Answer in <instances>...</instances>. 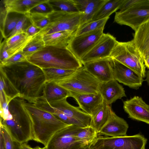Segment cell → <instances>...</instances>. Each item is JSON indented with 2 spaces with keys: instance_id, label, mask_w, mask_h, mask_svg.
<instances>
[{
  "instance_id": "ab89813d",
  "label": "cell",
  "mask_w": 149,
  "mask_h": 149,
  "mask_svg": "<svg viewBox=\"0 0 149 149\" xmlns=\"http://www.w3.org/2000/svg\"><path fill=\"white\" fill-rule=\"evenodd\" d=\"M0 47V63L9 59L11 57L6 44V40L4 39L1 42Z\"/></svg>"
},
{
  "instance_id": "5b68a950",
  "label": "cell",
  "mask_w": 149,
  "mask_h": 149,
  "mask_svg": "<svg viewBox=\"0 0 149 149\" xmlns=\"http://www.w3.org/2000/svg\"><path fill=\"white\" fill-rule=\"evenodd\" d=\"M110 57L129 68L143 78L146 77V67L133 40L126 42L117 41Z\"/></svg>"
},
{
  "instance_id": "cb8c5ba5",
  "label": "cell",
  "mask_w": 149,
  "mask_h": 149,
  "mask_svg": "<svg viewBox=\"0 0 149 149\" xmlns=\"http://www.w3.org/2000/svg\"><path fill=\"white\" fill-rule=\"evenodd\" d=\"M46 0H2L7 12H15L23 15L29 13L34 6Z\"/></svg>"
},
{
  "instance_id": "603a6c76",
  "label": "cell",
  "mask_w": 149,
  "mask_h": 149,
  "mask_svg": "<svg viewBox=\"0 0 149 149\" xmlns=\"http://www.w3.org/2000/svg\"><path fill=\"white\" fill-rule=\"evenodd\" d=\"M133 40L144 61L149 56V21L135 31Z\"/></svg>"
},
{
  "instance_id": "484cf974",
  "label": "cell",
  "mask_w": 149,
  "mask_h": 149,
  "mask_svg": "<svg viewBox=\"0 0 149 149\" xmlns=\"http://www.w3.org/2000/svg\"><path fill=\"white\" fill-rule=\"evenodd\" d=\"M33 37L30 36L25 32L17 33L6 40L8 52L11 57L22 51Z\"/></svg>"
},
{
  "instance_id": "f35d334b",
  "label": "cell",
  "mask_w": 149,
  "mask_h": 149,
  "mask_svg": "<svg viewBox=\"0 0 149 149\" xmlns=\"http://www.w3.org/2000/svg\"><path fill=\"white\" fill-rule=\"evenodd\" d=\"M26 58L22 51L13 56L8 59L0 63V65H6L26 60Z\"/></svg>"
},
{
  "instance_id": "7dc6e473",
  "label": "cell",
  "mask_w": 149,
  "mask_h": 149,
  "mask_svg": "<svg viewBox=\"0 0 149 149\" xmlns=\"http://www.w3.org/2000/svg\"></svg>"
},
{
  "instance_id": "d6986e66",
  "label": "cell",
  "mask_w": 149,
  "mask_h": 149,
  "mask_svg": "<svg viewBox=\"0 0 149 149\" xmlns=\"http://www.w3.org/2000/svg\"><path fill=\"white\" fill-rule=\"evenodd\" d=\"M98 91L104 101L109 105L117 100L126 96L124 88L114 79L107 82H100Z\"/></svg>"
},
{
  "instance_id": "6da1fadb",
  "label": "cell",
  "mask_w": 149,
  "mask_h": 149,
  "mask_svg": "<svg viewBox=\"0 0 149 149\" xmlns=\"http://www.w3.org/2000/svg\"><path fill=\"white\" fill-rule=\"evenodd\" d=\"M2 73L19 94V97L35 103L41 96L46 82L42 69L27 60L0 65Z\"/></svg>"
},
{
  "instance_id": "1f68e13d",
  "label": "cell",
  "mask_w": 149,
  "mask_h": 149,
  "mask_svg": "<svg viewBox=\"0 0 149 149\" xmlns=\"http://www.w3.org/2000/svg\"><path fill=\"white\" fill-rule=\"evenodd\" d=\"M0 73V93L4 95L6 100L10 102L13 99L19 97V94L10 83L2 73Z\"/></svg>"
},
{
  "instance_id": "9c48e42d",
  "label": "cell",
  "mask_w": 149,
  "mask_h": 149,
  "mask_svg": "<svg viewBox=\"0 0 149 149\" xmlns=\"http://www.w3.org/2000/svg\"><path fill=\"white\" fill-rule=\"evenodd\" d=\"M83 15L82 12L72 13L54 11L48 15L49 24L40 32L43 36L62 31L76 32L79 27Z\"/></svg>"
},
{
  "instance_id": "ba28073f",
  "label": "cell",
  "mask_w": 149,
  "mask_h": 149,
  "mask_svg": "<svg viewBox=\"0 0 149 149\" xmlns=\"http://www.w3.org/2000/svg\"><path fill=\"white\" fill-rule=\"evenodd\" d=\"M149 21V1L140 0L130 8L116 12L114 22L125 25L135 31L142 24Z\"/></svg>"
},
{
  "instance_id": "7c38bea8",
  "label": "cell",
  "mask_w": 149,
  "mask_h": 149,
  "mask_svg": "<svg viewBox=\"0 0 149 149\" xmlns=\"http://www.w3.org/2000/svg\"><path fill=\"white\" fill-rule=\"evenodd\" d=\"M104 28L74 36L67 48L79 60L94 46L104 33Z\"/></svg>"
},
{
  "instance_id": "4fadbf2b",
  "label": "cell",
  "mask_w": 149,
  "mask_h": 149,
  "mask_svg": "<svg viewBox=\"0 0 149 149\" xmlns=\"http://www.w3.org/2000/svg\"><path fill=\"white\" fill-rule=\"evenodd\" d=\"M117 41L110 34L104 33L94 46L81 58L83 64L90 61L110 57Z\"/></svg>"
},
{
  "instance_id": "9a60e30c",
  "label": "cell",
  "mask_w": 149,
  "mask_h": 149,
  "mask_svg": "<svg viewBox=\"0 0 149 149\" xmlns=\"http://www.w3.org/2000/svg\"><path fill=\"white\" fill-rule=\"evenodd\" d=\"M112 59L114 79L130 88L138 89L142 85L143 78L129 68Z\"/></svg>"
},
{
  "instance_id": "ee69618b",
  "label": "cell",
  "mask_w": 149,
  "mask_h": 149,
  "mask_svg": "<svg viewBox=\"0 0 149 149\" xmlns=\"http://www.w3.org/2000/svg\"><path fill=\"white\" fill-rule=\"evenodd\" d=\"M20 149H33L26 143H21Z\"/></svg>"
},
{
  "instance_id": "e0dca14e",
  "label": "cell",
  "mask_w": 149,
  "mask_h": 149,
  "mask_svg": "<svg viewBox=\"0 0 149 149\" xmlns=\"http://www.w3.org/2000/svg\"><path fill=\"white\" fill-rule=\"evenodd\" d=\"M70 92V97L76 101L79 108L92 117L97 112L104 102V100L99 93H79Z\"/></svg>"
},
{
  "instance_id": "7402d4cb",
  "label": "cell",
  "mask_w": 149,
  "mask_h": 149,
  "mask_svg": "<svg viewBox=\"0 0 149 149\" xmlns=\"http://www.w3.org/2000/svg\"><path fill=\"white\" fill-rule=\"evenodd\" d=\"M107 1L73 0L79 12L83 13L80 20L79 27L91 21L94 15Z\"/></svg>"
},
{
  "instance_id": "7a4b0ae2",
  "label": "cell",
  "mask_w": 149,
  "mask_h": 149,
  "mask_svg": "<svg viewBox=\"0 0 149 149\" xmlns=\"http://www.w3.org/2000/svg\"><path fill=\"white\" fill-rule=\"evenodd\" d=\"M23 100L19 97L13 99L8 104V111L0 114V125L21 143L32 140V122Z\"/></svg>"
},
{
  "instance_id": "f6af8a7d",
  "label": "cell",
  "mask_w": 149,
  "mask_h": 149,
  "mask_svg": "<svg viewBox=\"0 0 149 149\" xmlns=\"http://www.w3.org/2000/svg\"><path fill=\"white\" fill-rule=\"evenodd\" d=\"M146 78L145 80L146 81L147 84L149 86V69H148L146 72Z\"/></svg>"
},
{
  "instance_id": "ffe728a7",
  "label": "cell",
  "mask_w": 149,
  "mask_h": 149,
  "mask_svg": "<svg viewBox=\"0 0 149 149\" xmlns=\"http://www.w3.org/2000/svg\"><path fill=\"white\" fill-rule=\"evenodd\" d=\"M0 29L2 37L6 39L17 23L24 15L15 12H8L1 0L0 2Z\"/></svg>"
},
{
  "instance_id": "8d00e7d4",
  "label": "cell",
  "mask_w": 149,
  "mask_h": 149,
  "mask_svg": "<svg viewBox=\"0 0 149 149\" xmlns=\"http://www.w3.org/2000/svg\"><path fill=\"white\" fill-rule=\"evenodd\" d=\"M31 24H32L28 17L26 14L24 15L19 21L14 29L7 39L19 33L24 32L27 28Z\"/></svg>"
},
{
  "instance_id": "ac0fdd59",
  "label": "cell",
  "mask_w": 149,
  "mask_h": 149,
  "mask_svg": "<svg viewBox=\"0 0 149 149\" xmlns=\"http://www.w3.org/2000/svg\"><path fill=\"white\" fill-rule=\"evenodd\" d=\"M128 127L126 121L112 110L109 119L98 135L112 137L124 136L127 135Z\"/></svg>"
},
{
  "instance_id": "d590c367",
  "label": "cell",
  "mask_w": 149,
  "mask_h": 149,
  "mask_svg": "<svg viewBox=\"0 0 149 149\" xmlns=\"http://www.w3.org/2000/svg\"><path fill=\"white\" fill-rule=\"evenodd\" d=\"M0 132L3 136L5 149H20L21 143L14 139L4 126L0 125Z\"/></svg>"
},
{
  "instance_id": "f546056e",
  "label": "cell",
  "mask_w": 149,
  "mask_h": 149,
  "mask_svg": "<svg viewBox=\"0 0 149 149\" xmlns=\"http://www.w3.org/2000/svg\"><path fill=\"white\" fill-rule=\"evenodd\" d=\"M48 2L54 11L72 13H80L73 0H48Z\"/></svg>"
},
{
  "instance_id": "e575fe53",
  "label": "cell",
  "mask_w": 149,
  "mask_h": 149,
  "mask_svg": "<svg viewBox=\"0 0 149 149\" xmlns=\"http://www.w3.org/2000/svg\"><path fill=\"white\" fill-rule=\"evenodd\" d=\"M29 18L31 24L41 30L49 24L48 15L38 13H28L26 14Z\"/></svg>"
},
{
  "instance_id": "60d3db41",
  "label": "cell",
  "mask_w": 149,
  "mask_h": 149,
  "mask_svg": "<svg viewBox=\"0 0 149 149\" xmlns=\"http://www.w3.org/2000/svg\"><path fill=\"white\" fill-rule=\"evenodd\" d=\"M41 30L32 24L27 28L24 32L29 36L33 37L39 33Z\"/></svg>"
},
{
  "instance_id": "74e56055",
  "label": "cell",
  "mask_w": 149,
  "mask_h": 149,
  "mask_svg": "<svg viewBox=\"0 0 149 149\" xmlns=\"http://www.w3.org/2000/svg\"><path fill=\"white\" fill-rule=\"evenodd\" d=\"M48 0L44 2L40 3L32 8L29 13H38L48 15L54 11V10L49 4Z\"/></svg>"
},
{
  "instance_id": "4dcf8cb0",
  "label": "cell",
  "mask_w": 149,
  "mask_h": 149,
  "mask_svg": "<svg viewBox=\"0 0 149 149\" xmlns=\"http://www.w3.org/2000/svg\"><path fill=\"white\" fill-rule=\"evenodd\" d=\"M45 46L43 35L40 32L33 36L22 52L26 58L36 53Z\"/></svg>"
},
{
  "instance_id": "8fae6325",
  "label": "cell",
  "mask_w": 149,
  "mask_h": 149,
  "mask_svg": "<svg viewBox=\"0 0 149 149\" xmlns=\"http://www.w3.org/2000/svg\"><path fill=\"white\" fill-rule=\"evenodd\" d=\"M67 98L50 103L37 101L34 104L38 107L51 114L54 112L62 113L79 121L86 127H90L92 116L81 110L79 107L70 104L67 101Z\"/></svg>"
},
{
  "instance_id": "30bf717a",
  "label": "cell",
  "mask_w": 149,
  "mask_h": 149,
  "mask_svg": "<svg viewBox=\"0 0 149 149\" xmlns=\"http://www.w3.org/2000/svg\"><path fill=\"white\" fill-rule=\"evenodd\" d=\"M81 128L70 125L59 130L52 137L45 149H88L90 145L78 140L75 133Z\"/></svg>"
},
{
  "instance_id": "52a82bcc",
  "label": "cell",
  "mask_w": 149,
  "mask_h": 149,
  "mask_svg": "<svg viewBox=\"0 0 149 149\" xmlns=\"http://www.w3.org/2000/svg\"><path fill=\"white\" fill-rule=\"evenodd\" d=\"M54 83L70 92L97 94L100 82L83 66L68 78Z\"/></svg>"
},
{
  "instance_id": "7bdbcfd3",
  "label": "cell",
  "mask_w": 149,
  "mask_h": 149,
  "mask_svg": "<svg viewBox=\"0 0 149 149\" xmlns=\"http://www.w3.org/2000/svg\"><path fill=\"white\" fill-rule=\"evenodd\" d=\"M0 149H5L4 140L1 133L0 132Z\"/></svg>"
},
{
  "instance_id": "d6a6232c",
  "label": "cell",
  "mask_w": 149,
  "mask_h": 149,
  "mask_svg": "<svg viewBox=\"0 0 149 149\" xmlns=\"http://www.w3.org/2000/svg\"><path fill=\"white\" fill-rule=\"evenodd\" d=\"M109 17L91 21L80 26L76 31L74 36H78L99 29L104 28Z\"/></svg>"
},
{
  "instance_id": "2e32d148",
  "label": "cell",
  "mask_w": 149,
  "mask_h": 149,
  "mask_svg": "<svg viewBox=\"0 0 149 149\" xmlns=\"http://www.w3.org/2000/svg\"><path fill=\"white\" fill-rule=\"evenodd\" d=\"M124 111L128 117L149 124V105L142 98L135 96L123 102Z\"/></svg>"
},
{
  "instance_id": "4316f807",
  "label": "cell",
  "mask_w": 149,
  "mask_h": 149,
  "mask_svg": "<svg viewBox=\"0 0 149 149\" xmlns=\"http://www.w3.org/2000/svg\"><path fill=\"white\" fill-rule=\"evenodd\" d=\"M112 111L111 107L104 101L100 109L92 117L90 127L98 134L109 119Z\"/></svg>"
},
{
  "instance_id": "d4e9b609",
  "label": "cell",
  "mask_w": 149,
  "mask_h": 149,
  "mask_svg": "<svg viewBox=\"0 0 149 149\" xmlns=\"http://www.w3.org/2000/svg\"><path fill=\"white\" fill-rule=\"evenodd\" d=\"M75 33L69 31H60L43 36V38L45 46L67 48Z\"/></svg>"
},
{
  "instance_id": "44dd1931",
  "label": "cell",
  "mask_w": 149,
  "mask_h": 149,
  "mask_svg": "<svg viewBox=\"0 0 149 149\" xmlns=\"http://www.w3.org/2000/svg\"><path fill=\"white\" fill-rule=\"evenodd\" d=\"M70 96V92L68 90L54 82L46 81L42 95L37 101L50 103Z\"/></svg>"
},
{
  "instance_id": "277c9868",
  "label": "cell",
  "mask_w": 149,
  "mask_h": 149,
  "mask_svg": "<svg viewBox=\"0 0 149 149\" xmlns=\"http://www.w3.org/2000/svg\"><path fill=\"white\" fill-rule=\"evenodd\" d=\"M29 62L41 69L77 70L83 67L80 60L67 48L45 46L26 57Z\"/></svg>"
},
{
  "instance_id": "5bb4252c",
  "label": "cell",
  "mask_w": 149,
  "mask_h": 149,
  "mask_svg": "<svg viewBox=\"0 0 149 149\" xmlns=\"http://www.w3.org/2000/svg\"><path fill=\"white\" fill-rule=\"evenodd\" d=\"M83 65L85 68L100 82L114 79L112 60L110 57L88 62Z\"/></svg>"
},
{
  "instance_id": "f1b7e54d",
  "label": "cell",
  "mask_w": 149,
  "mask_h": 149,
  "mask_svg": "<svg viewBox=\"0 0 149 149\" xmlns=\"http://www.w3.org/2000/svg\"><path fill=\"white\" fill-rule=\"evenodd\" d=\"M42 69L45 74L46 82H54L68 78L77 70L56 68Z\"/></svg>"
},
{
  "instance_id": "8992f818",
  "label": "cell",
  "mask_w": 149,
  "mask_h": 149,
  "mask_svg": "<svg viewBox=\"0 0 149 149\" xmlns=\"http://www.w3.org/2000/svg\"><path fill=\"white\" fill-rule=\"evenodd\" d=\"M147 141L140 133L116 137L98 135L90 144L88 149H146Z\"/></svg>"
},
{
  "instance_id": "bcb514c9",
  "label": "cell",
  "mask_w": 149,
  "mask_h": 149,
  "mask_svg": "<svg viewBox=\"0 0 149 149\" xmlns=\"http://www.w3.org/2000/svg\"><path fill=\"white\" fill-rule=\"evenodd\" d=\"M33 149H45L44 148H41L38 146H37L33 148Z\"/></svg>"
},
{
  "instance_id": "b9f144b4",
  "label": "cell",
  "mask_w": 149,
  "mask_h": 149,
  "mask_svg": "<svg viewBox=\"0 0 149 149\" xmlns=\"http://www.w3.org/2000/svg\"><path fill=\"white\" fill-rule=\"evenodd\" d=\"M140 0H123L119 9L120 11H124L132 6Z\"/></svg>"
},
{
  "instance_id": "83f0119b",
  "label": "cell",
  "mask_w": 149,
  "mask_h": 149,
  "mask_svg": "<svg viewBox=\"0 0 149 149\" xmlns=\"http://www.w3.org/2000/svg\"><path fill=\"white\" fill-rule=\"evenodd\" d=\"M123 0H107L93 17L91 21L109 17L119 9Z\"/></svg>"
},
{
  "instance_id": "836d02e7",
  "label": "cell",
  "mask_w": 149,
  "mask_h": 149,
  "mask_svg": "<svg viewBox=\"0 0 149 149\" xmlns=\"http://www.w3.org/2000/svg\"><path fill=\"white\" fill-rule=\"evenodd\" d=\"M97 135V133L90 126L80 128L75 135L78 140L87 145L92 143Z\"/></svg>"
},
{
  "instance_id": "3957f363",
  "label": "cell",
  "mask_w": 149,
  "mask_h": 149,
  "mask_svg": "<svg viewBox=\"0 0 149 149\" xmlns=\"http://www.w3.org/2000/svg\"><path fill=\"white\" fill-rule=\"evenodd\" d=\"M23 104L32 122V140L45 146L56 132L70 125L38 107L34 103L24 99Z\"/></svg>"
}]
</instances>
